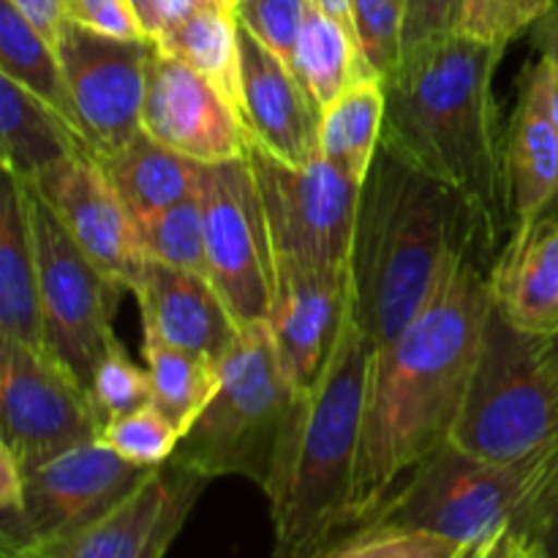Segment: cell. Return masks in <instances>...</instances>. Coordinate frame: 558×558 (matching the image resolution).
Returning a JSON list of instances; mask_svg holds the SVG:
<instances>
[{
  "label": "cell",
  "mask_w": 558,
  "mask_h": 558,
  "mask_svg": "<svg viewBox=\"0 0 558 558\" xmlns=\"http://www.w3.org/2000/svg\"><path fill=\"white\" fill-rule=\"evenodd\" d=\"M488 272L483 259L452 267L430 303L371 354L352 534L417 463L450 441L494 303Z\"/></svg>",
  "instance_id": "1"
},
{
  "label": "cell",
  "mask_w": 558,
  "mask_h": 558,
  "mask_svg": "<svg viewBox=\"0 0 558 558\" xmlns=\"http://www.w3.org/2000/svg\"><path fill=\"white\" fill-rule=\"evenodd\" d=\"M505 49L461 31L407 49L401 65L385 80L381 136L387 153L450 185L472 205L496 256L512 223L505 134L494 93Z\"/></svg>",
  "instance_id": "2"
},
{
  "label": "cell",
  "mask_w": 558,
  "mask_h": 558,
  "mask_svg": "<svg viewBox=\"0 0 558 558\" xmlns=\"http://www.w3.org/2000/svg\"><path fill=\"white\" fill-rule=\"evenodd\" d=\"M485 256L496 251L472 205L381 147L363 180L349 254L352 316L371 349L390 343L452 267Z\"/></svg>",
  "instance_id": "3"
},
{
  "label": "cell",
  "mask_w": 558,
  "mask_h": 558,
  "mask_svg": "<svg viewBox=\"0 0 558 558\" xmlns=\"http://www.w3.org/2000/svg\"><path fill=\"white\" fill-rule=\"evenodd\" d=\"M371 354L368 338L349 314L319 385L300 401L265 485L272 558H327L352 534Z\"/></svg>",
  "instance_id": "4"
},
{
  "label": "cell",
  "mask_w": 558,
  "mask_h": 558,
  "mask_svg": "<svg viewBox=\"0 0 558 558\" xmlns=\"http://www.w3.org/2000/svg\"><path fill=\"white\" fill-rule=\"evenodd\" d=\"M300 396L272 343L270 327H243L221 360V385L172 461L207 480L245 477L265 490Z\"/></svg>",
  "instance_id": "5"
},
{
  "label": "cell",
  "mask_w": 558,
  "mask_h": 558,
  "mask_svg": "<svg viewBox=\"0 0 558 558\" xmlns=\"http://www.w3.org/2000/svg\"><path fill=\"white\" fill-rule=\"evenodd\" d=\"M558 441V379L543 338L490 303L450 445L488 463H523Z\"/></svg>",
  "instance_id": "6"
},
{
  "label": "cell",
  "mask_w": 558,
  "mask_h": 558,
  "mask_svg": "<svg viewBox=\"0 0 558 558\" xmlns=\"http://www.w3.org/2000/svg\"><path fill=\"white\" fill-rule=\"evenodd\" d=\"M543 456L505 466L480 461L447 441L401 480L357 532L407 529L463 545L485 543L518 521Z\"/></svg>",
  "instance_id": "7"
},
{
  "label": "cell",
  "mask_w": 558,
  "mask_h": 558,
  "mask_svg": "<svg viewBox=\"0 0 558 558\" xmlns=\"http://www.w3.org/2000/svg\"><path fill=\"white\" fill-rule=\"evenodd\" d=\"M22 191L36 245L49 354L90 392L98 363L120 343L112 322L120 294L129 289L82 254L31 189L22 185Z\"/></svg>",
  "instance_id": "8"
},
{
  "label": "cell",
  "mask_w": 558,
  "mask_h": 558,
  "mask_svg": "<svg viewBox=\"0 0 558 558\" xmlns=\"http://www.w3.org/2000/svg\"><path fill=\"white\" fill-rule=\"evenodd\" d=\"M245 158L259 189L276 259L349 267L363 183L327 158L289 163L248 142Z\"/></svg>",
  "instance_id": "9"
},
{
  "label": "cell",
  "mask_w": 558,
  "mask_h": 558,
  "mask_svg": "<svg viewBox=\"0 0 558 558\" xmlns=\"http://www.w3.org/2000/svg\"><path fill=\"white\" fill-rule=\"evenodd\" d=\"M207 278L240 327L270 316L276 256L248 158L202 163Z\"/></svg>",
  "instance_id": "10"
},
{
  "label": "cell",
  "mask_w": 558,
  "mask_h": 558,
  "mask_svg": "<svg viewBox=\"0 0 558 558\" xmlns=\"http://www.w3.org/2000/svg\"><path fill=\"white\" fill-rule=\"evenodd\" d=\"M3 439L22 472L101 436L104 417L90 392L52 357L0 338Z\"/></svg>",
  "instance_id": "11"
},
{
  "label": "cell",
  "mask_w": 558,
  "mask_h": 558,
  "mask_svg": "<svg viewBox=\"0 0 558 558\" xmlns=\"http://www.w3.org/2000/svg\"><path fill=\"white\" fill-rule=\"evenodd\" d=\"M142 469L93 439L22 472V501L0 518V554L54 539L112 510L145 480Z\"/></svg>",
  "instance_id": "12"
},
{
  "label": "cell",
  "mask_w": 558,
  "mask_h": 558,
  "mask_svg": "<svg viewBox=\"0 0 558 558\" xmlns=\"http://www.w3.org/2000/svg\"><path fill=\"white\" fill-rule=\"evenodd\" d=\"M153 49L150 38H109L71 20L60 31L58 54L71 112L93 156L118 150L142 131Z\"/></svg>",
  "instance_id": "13"
},
{
  "label": "cell",
  "mask_w": 558,
  "mask_h": 558,
  "mask_svg": "<svg viewBox=\"0 0 558 558\" xmlns=\"http://www.w3.org/2000/svg\"><path fill=\"white\" fill-rule=\"evenodd\" d=\"M210 480L169 461L85 526L3 558H167Z\"/></svg>",
  "instance_id": "14"
},
{
  "label": "cell",
  "mask_w": 558,
  "mask_h": 558,
  "mask_svg": "<svg viewBox=\"0 0 558 558\" xmlns=\"http://www.w3.org/2000/svg\"><path fill=\"white\" fill-rule=\"evenodd\" d=\"M22 185L41 199L87 259L129 292L136 287L147 265L136 221L90 150L69 156Z\"/></svg>",
  "instance_id": "15"
},
{
  "label": "cell",
  "mask_w": 558,
  "mask_h": 558,
  "mask_svg": "<svg viewBox=\"0 0 558 558\" xmlns=\"http://www.w3.org/2000/svg\"><path fill=\"white\" fill-rule=\"evenodd\" d=\"M142 131L196 163L234 161L248 150V131L232 98L158 47L147 69Z\"/></svg>",
  "instance_id": "16"
},
{
  "label": "cell",
  "mask_w": 558,
  "mask_h": 558,
  "mask_svg": "<svg viewBox=\"0 0 558 558\" xmlns=\"http://www.w3.org/2000/svg\"><path fill=\"white\" fill-rule=\"evenodd\" d=\"M349 314V267H316L305 262L276 259L267 327L278 357L300 396H308L319 385Z\"/></svg>",
  "instance_id": "17"
},
{
  "label": "cell",
  "mask_w": 558,
  "mask_h": 558,
  "mask_svg": "<svg viewBox=\"0 0 558 558\" xmlns=\"http://www.w3.org/2000/svg\"><path fill=\"white\" fill-rule=\"evenodd\" d=\"M240 118L248 142L289 163L319 156L322 109L292 65L262 47L240 27Z\"/></svg>",
  "instance_id": "18"
},
{
  "label": "cell",
  "mask_w": 558,
  "mask_h": 558,
  "mask_svg": "<svg viewBox=\"0 0 558 558\" xmlns=\"http://www.w3.org/2000/svg\"><path fill=\"white\" fill-rule=\"evenodd\" d=\"M131 294L140 305L145 341L221 363L243 332L210 278L199 272L147 259Z\"/></svg>",
  "instance_id": "19"
},
{
  "label": "cell",
  "mask_w": 558,
  "mask_h": 558,
  "mask_svg": "<svg viewBox=\"0 0 558 558\" xmlns=\"http://www.w3.org/2000/svg\"><path fill=\"white\" fill-rule=\"evenodd\" d=\"M505 169L512 229L529 227L556 210L558 118L554 80L539 54L521 74V90L505 134Z\"/></svg>",
  "instance_id": "20"
},
{
  "label": "cell",
  "mask_w": 558,
  "mask_h": 558,
  "mask_svg": "<svg viewBox=\"0 0 558 558\" xmlns=\"http://www.w3.org/2000/svg\"><path fill=\"white\" fill-rule=\"evenodd\" d=\"M488 278L490 298L518 330L558 336V216L512 229Z\"/></svg>",
  "instance_id": "21"
},
{
  "label": "cell",
  "mask_w": 558,
  "mask_h": 558,
  "mask_svg": "<svg viewBox=\"0 0 558 558\" xmlns=\"http://www.w3.org/2000/svg\"><path fill=\"white\" fill-rule=\"evenodd\" d=\"M0 338L49 354L25 191L5 172L0 196Z\"/></svg>",
  "instance_id": "22"
},
{
  "label": "cell",
  "mask_w": 558,
  "mask_h": 558,
  "mask_svg": "<svg viewBox=\"0 0 558 558\" xmlns=\"http://www.w3.org/2000/svg\"><path fill=\"white\" fill-rule=\"evenodd\" d=\"M0 142L3 172L20 183H31L54 163L90 150L69 118L5 76H0Z\"/></svg>",
  "instance_id": "23"
},
{
  "label": "cell",
  "mask_w": 558,
  "mask_h": 558,
  "mask_svg": "<svg viewBox=\"0 0 558 558\" xmlns=\"http://www.w3.org/2000/svg\"><path fill=\"white\" fill-rule=\"evenodd\" d=\"M134 221L199 194L202 163L169 150L145 131L107 156H96Z\"/></svg>",
  "instance_id": "24"
},
{
  "label": "cell",
  "mask_w": 558,
  "mask_h": 558,
  "mask_svg": "<svg viewBox=\"0 0 558 558\" xmlns=\"http://www.w3.org/2000/svg\"><path fill=\"white\" fill-rule=\"evenodd\" d=\"M387 93L385 80L365 76L322 112L319 156L363 183L381 150Z\"/></svg>",
  "instance_id": "25"
},
{
  "label": "cell",
  "mask_w": 558,
  "mask_h": 558,
  "mask_svg": "<svg viewBox=\"0 0 558 558\" xmlns=\"http://www.w3.org/2000/svg\"><path fill=\"white\" fill-rule=\"evenodd\" d=\"M156 47L172 58L183 60L238 107L240 98V25L234 11L207 3L178 25L163 27L156 36Z\"/></svg>",
  "instance_id": "26"
},
{
  "label": "cell",
  "mask_w": 558,
  "mask_h": 558,
  "mask_svg": "<svg viewBox=\"0 0 558 558\" xmlns=\"http://www.w3.org/2000/svg\"><path fill=\"white\" fill-rule=\"evenodd\" d=\"M289 65L322 112L336 98H341L354 82L374 76L360 54L357 38L336 20L316 11L314 5H311Z\"/></svg>",
  "instance_id": "27"
},
{
  "label": "cell",
  "mask_w": 558,
  "mask_h": 558,
  "mask_svg": "<svg viewBox=\"0 0 558 558\" xmlns=\"http://www.w3.org/2000/svg\"><path fill=\"white\" fill-rule=\"evenodd\" d=\"M142 354L150 376L153 403L185 436L218 392L221 363L145 338H142Z\"/></svg>",
  "instance_id": "28"
},
{
  "label": "cell",
  "mask_w": 558,
  "mask_h": 558,
  "mask_svg": "<svg viewBox=\"0 0 558 558\" xmlns=\"http://www.w3.org/2000/svg\"><path fill=\"white\" fill-rule=\"evenodd\" d=\"M0 76L25 87L76 125L58 47L5 0H0Z\"/></svg>",
  "instance_id": "29"
},
{
  "label": "cell",
  "mask_w": 558,
  "mask_h": 558,
  "mask_svg": "<svg viewBox=\"0 0 558 558\" xmlns=\"http://www.w3.org/2000/svg\"><path fill=\"white\" fill-rule=\"evenodd\" d=\"M136 234H140L142 251L150 262L207 276L205 210H202L199 194L189 196L167 210L140 218Z\"/></svg>",
  "instance_id": "30"
},
{
  "label": "cell",
  "mask_w": 558,
  "mask_h": 558,
  "mask_svg": "<svg viewBox=\"0 0 558 558\" xmlns=\"http://www.w3.org/2000/svg\"><path fill=\"white\" fill-rule=\"evenodd\" d=\"M98 441H104L109 450H114L134 466L156 469L172 461L183 434L174 428L172 420L156 403H147L136 412L109 420L101 428Z\"/></svg>",
  "instance_id": "31"
},
{
  "label": "cell",
  "mask_w": 558,
  "mask_h": 558,
  "mask_svg": "<svg viewBox=\"0 0 558 558\" xmlns=\"http://www.w3.org/2000/svg\"><path fill=\"white\" fill-rule=\"evenodd\" d=\"M354 38L374 76L387 80L401 65L409 0H352Z\"/></svg>",
  "instance_id": "32"
},
{
  "label": "cell",
  "mask_w": 558,
  "mask_h": 558,
  "mask_svg": "<svg viewBox=\"0 0 558 558\" xmlns=\"http://www.w3.org/2000/svg\"><path fill=\"white\" fill-rule=\"evenodd\" d=\"M558 9V0H463L456 31L507 47Z\"/></svg>",
  "instance_id": "33"
},
{
  "label": "cell",
  "mask_w": 558,
  "mask_h": 558,
  "mask_svg": "<svg viewBox=\"0 0 558 558\" xmlns=\"http://www.w3.org/2000/svg\"><path fill=\"white\" fill-rule=\"evenodd\" d=\"M90 398L96 403L104 425L114 417L136 412V409L153 403V387L147 368H140L129 357L123 343H114L107 357L98 363L90 381Z\"/></svg>",
  "instance_id": "34"
},
{
  "label": "cell",
  "mask_w": 558,
  "mask_h": 558,
  "mask_svg": "<svg viewBox=\"0 0 558 558\" xmlns=\"http://www.w3.org/2000/svg\"><path fill=\"white\" fill-rule=\"evenodd\" d=\"M308 11L311 0H240L234 20L254 41L289 63Z\"/></svg>",
  "instance_id": "35"
},
{
  "label": "cell",
  "mask_w": 558,
  "mask_h": 558,
  "mask_svg": "<svg viewBox=\"0 0 558 558\" xmlns=\"http://www.w3.org/2000/svg\"><path fill=\"white\" fill-rule=\"evenodd\" d=\"M466 548L469 545L439 534L379 529V532L352 534L327 558H461Z\"/></svg>",
  "instance_id": "36"
},
{
  "label": "cell",
  "mask_w": 558,
  "mask_h": 558,
  "mask_svg": "<svg viewBox=\"0 0 558 558\" xmlns=\"http://www.w3.org/2000/svg\"><path fill=\"white\" fill-rule=\"evenodd\" d=\"M512 529L523 537L539 539L548 556L558 558V441L539 461L532 494Z\"/></svg>",
  "instance_id": "37"
},
{
  "label": "cell",
  "mask_w": 558,
  "mask_h": 558,
  "mask_svg": "<svg viewBox=\"0 0 558 558\" xmlns=\"http://www.w3.org/2000/svg\"><path fill=\"white\" fill-rule=\"evenodd\" d=\"M65 3H69V20L87 31L109 38H123V41L150 38L131 0H65Z\"/></svg>",
  "instance_id": "38"
},
{
  "label": "cell",
  "mask_w": 558,
  "mask_h": 558,
  "mask_svg": "<svg viewBox=\"0 0 558 558\" xmlns=\"http://www.w3.org/2000/svg\"><path fill=\"white\" fill-rule=\"evenodd\" d=\"M463 0H409V22H407V44L403 52L428 38L445 36L458 27Z\"/></svg>",
  "instance_id": "39"
},
{
  "label": "cell",
  "mask_w": 558,
  "mask_h": 558,
  "mask_svg": "<svg viewBox=\"0 0 558 558\" xmlns=\"http://www.w3.org/2000/svg\"><path fill=\"white\" fill-rule=\"evenodd\" d=\"M5 3L14 5L44 38L58 47L60 31L69 22V3L65 0H5Z\"/></svg>",
  "instance_id": "40"
},
{
  "label": "cell",
  "mask_w": 558,
  "mask_h": 558,
  "mask_svg": "<svg viewBox=\"0 0 558 558\" xmlns=\"http://www.w3.org/2000/svg\"><path fill=\"white\" fill-rule=\"evenodd\" d=\"M532 41H534V49H537L539 58H543L550 69V80H554L556 118H558V9L550 11L545 20H539L537 25L532 27ZM550 216H558V205Z\"/></svg>",
  "instance_id": "41"
},
{
  "label": "cell",
  "mask_w": 558,
  "mask_h": 558,
  "mask_svg": "<svg viewBox=\"0 0 558 558\" xmlns=\"http://www.w3.org/2000/svg\"><path fill=\"white\" fill-rule=\"evenodd\" d=\"M210 0H161V31L169 25H178L194 11L205 9Z\"/></svg>",
  "instance_id": "42"
},
{
  "label": "cell",
  "mask_w": 558,
  "mask_h": 558,
  "mask_svg": "<svg viewBox=\"0 0 558 558\" xmlns=\"http://www.w3.org/2000/svg\"><path fill=\"white\" fill-rule=\"evenodd\" d=\"M515 550H518V532L512 526H507L485 543L480 558H515Z\"/></svg>",
  "instance_id": "43"
},
{
  "label": "cell",
  "mask_w": 558,
  "mask_h": 558,
  "mask_svg": "<svg viewBox=\"0 0 558 558\" xmlns=\"http://www.w3.org/2000/svg\"><path fill=\"white\" fill-rule=\"evenodd\" d=\"M311 5H314L316 11H322L325 16H330V20H336L338 25H343L354 36L352 0H311Z\"/></svg>",
  "instance_id": "44"
},
{
  "label": "cell",
  "mask_w": 558,
  "mask_h": 558,
  "mask_svg": "<svg viewBox=\"0 0 558 558\" xmlns=\"http://www.w3.org/2000/svg\"><path fill=\"white\" fill-rule=\"evenodd\" d=\"M131 3H134L147 36L156 41V36L161 33V0H131Z\"/></svg>",
  "instance_id": "45"
},
{
  "label": "cell",
  "mask_w": 558,
  "mask_h": 558,
  "mask_svg": "<svg viewBox=\"0 0 558 558\" xmlns=\"http://www.w3.org/2000/svg\"><path fill=\"white\" fill-rule=\"evenodd\" d=\"M515 558H550V556H548V550H545V545L539 543V539H532V537H523V534H518Z\"/></svg>",
  "instance_id": "46"
},
{
  "label": "cell",
  "mask_w": 558,
  "mask_h": 558,
  "mask_svg": "<svg viewBox=\"0 0 558 558\" xmlns=\"http://www.w3.org/2000/svg\"><path fill=\"white\" fill-rule=\"evenodd\" d=\"M543 349H545V357H548L550 368H554V374L558 379V336L543 338Z\"/></svg>",
  "instance_id": "47"
},
{
  "label": "cell",
  "mask_w": 558,
  "mask_h": 558,
  "mask_svg": "<svg viewBox=\"0 0 558 558\" xmlns=\"http://www.w3.org/2000/svg\"><path fill=\"white\" fill-rule=\"evenodd\" d=\"M485 543H488V539H485ZM485 543H474V545H469V548L463 550V556H461V558H480V554H483V548H485Z\"/></svg>",
  "instance_id": "48"
},
{
  "label": "cell",
  "mask_w": 558,
  "mask_h": 558,
  "mask_svg": "<svg viewBox=\"0 0 558 558\" xmlns=\"http://www.w3.org/2000/svg\"><path fill=\"white\" fill-rule=\"evenodd\" d=\"M210 3L221 5V9H229V11H234V0H210Z\"/></svg>",
  "instance_id": "49"
},
{
  "label": "cell",
  "mask_w": 558,
  "mask_h": 558,
  "mask_svg": "<svg viewBox=\"0 0 558 558\" xmlns=\"http://www.w3.org/2000/svg\"><path fill=\"white\" fill-rule=\"evenodd\" d=\"M240 3V0H234V5H238Z\"/></svg>",
  "instance_id": "50"
}]
</instances>
